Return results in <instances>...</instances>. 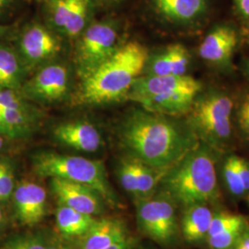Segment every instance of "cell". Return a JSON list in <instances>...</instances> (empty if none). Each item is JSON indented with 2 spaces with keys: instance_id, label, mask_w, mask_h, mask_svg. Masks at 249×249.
<instances>
[{
  "instance_id": "6da1fadb",
  "label": "cell",
  "mask_w": 249,
  "mask_h": 249,
  "mask_svg": "<svg viewBox=\"0 0 249 249\" xmlns=\"http://www.w3.org/2000/svg\"><path fill=\"white\" fill-rule=\"evenodd\" d=\"M117 137L126 156L163 171L171 169L197 145L193 130L144 109L124 117Z\"/></svg>"
},
{
  "instance_id": "7a4b0ae2",
  "label": "cell",
  "mask_w": 249,
  "mask_h": 249,
  "mask_svg": "<svg viewBox=\"0 0 249 249\" xmlns=\"http://www.w3.org/2000/svg\"><path fill=\"white\" fill-rule=\"evenodd\" d=\"M149 57L148 49L137 41L119 45L106 62L81 80L76 102L81 105H104L127 99Z\"/></svg>"
},
{
  "instance_id": "3957f363",
  "label": "cell",
  "mask_w": 249,
  "mask_h": 249,
  "mask_svg": "<svg viewBox=\"0 0 249 249\" xmlns=\"http://www.w3.org/2000/svg\"><path fill=\"white\" fill-rule=\"evenodd\" d=\"M160 190L184 208L217 201V173L209 145L197 144L168 170L160 181Z\"/></svg>"
},
{
  "instance_id": "277c9868",
  "label": "cell",
  "mask_w": 249,
  "mask_h": 249,
  "mask_svg": "<svg viewBox=\"0 0 249 249\" xmlns=\"http://www.w3.org/2000/svg\"><path fill=\"white\" fill-rule=\"evenodd\" d=\"M200 90L201 84L187 75H146L134 82L127 99L151 113L178 116L192 108Z\"/></svg>"
},
{
  "instance_id": "5b68a950",
  "label": "cell",
  "mask_w": 249,
  "mask_h": 249,
  "mask_svg": "<svg viewBox=\"0 0 249 249\" xmlns=\"http://www.w3.org/2000/svg\"><path fill=\"white\" fill-rule=\"evenodd\" d=\"M32 164L38 177L61 178L82 184L96 190L108 206L121 207L118 196L107 178L106 167L100 160L53 151H41L34 155Z\"/></svg>"
},
{
  "instance_id": "8992f818",
  "label": "cell",
  "mask_w": 249,
  "mask_h": 249,
  "mask_svg": "<svg viewBox=\"0 0 249 249\" xmlns=\"http://www.w3.org/2000/svg\"><path fill=\"white\" fill-rule=\"evenodd\" d=\"M138 228L146 237L160 246L170 247L178 242L181 231L177 203L166 193L135 200Z\"/></svg>"
},
{
  "instance_id": "52a82bcc",
  "label": "cell",
  "mask_w": 249,
  "mask_h": 249,
  "mask_svg": "<svg viewBox=\"0 0 249 249\" xmlns=\"http://www.w3.org/2000/svg\"><path fill=\"white\" fill-rule=\"evenodd\" d=\"M118 27L114 20L89 23L78 37L74 61L77 73L83 80L116 52Z\"/></svg>"
},
{
  "instance_id": "ba28073f",
  "label": "cell",
  "mask_w": 249,
  "mask_h": 249,
  "mask_svg": "<svg viewBox=\"0 0 249 249\" xmlns=\"http://www.w3.org/2000/svg\"><path fill=\"white\" fill-rule=\"evenodd\" d=\"M191 124L206 144L220 146L231 133L232 102L227 95L210 93L195 101L192 107Z\"/></svg>"
},
{
  "instance_id": "9c48e42d",
  "label": "cell",
  "mask_w": 249,
  "mask_h": 249,
  "mask_svg": "<svg viewBox=\"0 0 249 249\" xmlns=\"http://www.w3.org/2000/svg\"><path fill=\"white\" fill-rule=\"evenodd\" d=\"M40 113L20 90L0 88V135L11 140L25 139L34 133Z\"/></svg>"
},
{
  "instance_id": "30bf717a",
  "label": "cell",
  "mask_w": 249,
  "mask_h": 249,
  "mask_svg": "<svg viewBox=\"0 0 249 249\" xmlns=\"http://www.w3.org/2000/svg\"><path fill=\"white\" fill-rule=\"evenodd\" d=\"M45 3L49 25L68 38H78L89 24L93 0H47Z\"/></svg>"
},
{
  "instance_id": "8fae6325",
  "label": "cell",
  "mask_w": 249,
  "mask_h": 249,
  "mask_svg": "<svg viewBox=\"0 0 249 249\" xmlns=\"http://www.w3.org/2000/svg\"><path fill=\"white\" fill-rule=\"evenodd\" d=\"M16 50L29 71L54 58L61 51V43L48 28L34 22L21 31Z\"/></svg>"
},
{
  "instance_id": "7c38bea8",
  "label": "cell",
  "mask_w": 249,
  "mask_h": 249,
  "mask_svg": "<svg viewBox=\"0 0 249 249\" xmlns=\"http://www.w3.org/2000/svg\"><path fill=\"white\" fill-rule=\"evenodd\" d=\"M70 79V72L65 65H46L24 82L20 92L31 101L55 103L63 100L69 93Z\"/></svg>"
},
{
  "instance_id": "4fadbf2b",
  "label": "cell",
  "mask_w": 249,
  "mask_h": 249,
  "mask_svg": "<svg viewBox=\"0 0 249 249\" xmlns=\"http://www.w3.org/2000/svg\"><path fill=\"white\" fill-rule=\"evenodd\" d=\"M168 171L156 169L129 156H124L117 164L116 176L121 187L135 200L156 193L158 185Z\"/></svg>"
},
{
  "instance_id": "5bb4252c",
  "label": "cell",
  "mask_w": 249,
  "mask_h": 249,
  "mask_svg": "<svg viewBox=\"0 0 249 249\" xmlns=\"http://www.w3.org/2000/svg\"><path fill=\"white\" fill-rule=\"evenodd\" d=\"M13 212L19 224L33 228L42 223L47 213V194L45 187L31 179H22L11 196Z\"/></svg>"
},
{
  "instance_id": "9a60e30c",
  "label": "cell",
  "mask_w": 249,
  "mask_h": 249,
  "mask_svg": "<svg viewBox=\"0 0 249 249\" xmlns=\"http://www.w3.org/2000/svg\"><path fill=\"white\" fill-rule=\"evenodd\" d=\"M50 188L58 203L94 217L105 213L106 201L96 190L61 178H50Z\"/></svg>"
},
{
  "instance_id": "2e32d148",
  "label": "cell",
  "mask_w": 249,
  "mask_h": 249,
  "mask_svg": "<svg viewBox=\"0 0 249 249\" xmlns=\"http://www.w3.org/2000/svg\"><path fill=\"white\" fill-rule=\"evenodd\" d=\"M53 137L64 146L82 152H95L103 145L98 128L88 121L63 122L53 127Z\"/></svg>"
},
{
  "instance_id": "e0dca14e",
  "label": "cell",
  "mask_w": 249,
  "mask_h": 249,
  "mask_svg": "<svg viewBox=\"0 0 249 249\" xmlns=\"http://www.w3.org/2000/svg\"><path fill=\"white\" fill-rule=\"evenodd\" d=\"M130 235L124 220L116 217H104L96 220L83 236L77 239L79 249H106Z\"/></svg>"
},
{
  "instance_id": "ac0fdd59",
  "label": "cell",
  "mask_w": 249,
  "mask_h": 249,
  "mask_svg": "<svg viewBox=\"0 0 249 249\" xmlns=\"http://www.w3.org/2000/svg\"><path fill=\"white\" fill-rule=\"evenodd\" d=\"M237 45L236 32L230 26H219L205 37L199 46L202 59L213 64H226Z\"/></svg>"
},
{
  "instance_id": "d6986e66",
  "label": "cell",
  "mask_w": 249,
  "mask_h": 249,
  "mask_svg": "<svg viewBox=\"0 0 249 249\" xmlns=\"http://www.w3.org/2000/svg\"><path fill=\"white\" fill-rule=\"evenodd\" d=\"M190 63V54L182 45L167 46L153 55L146 65L147 75L151 76H183L186 75Z\"/></svg>"
},
{
  "instance_id": "ffe728a7",
  "label": "cell",
  "mask_w": 249,
  "mask_h": 249,
  "mask_svg": "<svg viewBox=\"0 0 249 249\" xmlns=\"http://www.w3.org/2000/svg\"><path fill=\"white\" fill-rule=\"evenodd\" d=\"M214 213L208 204H195L185 208L180 222V231L188 244L207 240Z\"/></svg>"
},
{
  "instance_id": "44dd1931",
  "label": "cell",
  "mask_w": 249,
  "mask_h": 249,
  "mask_svg": "<svg viewBox=\"0 0 249 249\" xmlns=\"http://www.w3.org/2000/svg\"><path fill=\"white\" fill-rule=\"evenodd\" d=\"M160 16L173 23H188L201 17L208 0H152Z\"/></svg>"
},
{
  "instance_id": "7402d4cb",
  "label": "cell",
  "mask_w": 249,
  "mask_h": 249,
  "mask_svg": "<svg viewBox=\"0 0 249 249\" xmlns=\"http://www.w3.org/2000/svg\"><path fill=\"white\" fill-rule=\"evenodd\" d=\"M96 220L97 217L81 213L61 203H58L55 211V223L58 233L71 240H77L83 236Z\"/></svg>"
},
{
  "instance_id": "603a6c76",
  "label": "cell",
  "mask_w": 249,
  "mask_h": 249,
  "mask_svg": "<svg viewBox=\"0 0 249 249\" xmlns=\"http://www.w3.org/2000/svg\"><path fill=\"white\" fill-rule=\"evenodd\" d=\"M27 70L16 49L0 44V88L20 90Z\"/></svg>"
},
{
  "instance_id": "cb8c5ba5",
  "label": "cell",
  "mask_w": 249,
  "mask_h": 249,
  "mask_svg": "<svg viewBox=\"0 0 249 249\" xmlns=\"http://www.w3.org/2000/svg\"><path fill=\"white\" fill-rule=\"evenodd\" d=\"M225 186L231 196L241 197L249 193V162L236 155L229 156L223 168Z\"/></svg>"
},
{
  "instance_id": "d4e9b609",
  "label": "cell",
  "mask_w": 249,
  "mask_h": 249,
  "mask_svg": "<svg viewBox=\"0 0 249 249\" xmlns=\"http://www.w3.org/2000/svg\"><path fill=\"white\" fill-rule=\"evenodd\" d=\"M2 249H47L46 234L43 231L17 234L6 241Z\"/></svg>"
},
{
  "instance_id": "484cf974",
  "label": "cell",
  "mask_w": 249,
  "mask_h": 249,
  "mask_svg": "<svg viewBox=\"0 0 249 249\" xmlns=\"http://www.w3.org/2000/svg\"><path fill=\"white\" fill-rule=\"evenodd\" d=\"M249 222L244 216L229 213H214L208 236L222 231L241 230ZM207 236V237H208Z\"/></svg>"
},
{
  "instance_id": "4316f807",
  "label": "cell",
  "mask_w": 249,
  "mask_h": 249,
  "mask_svg": "<svg viewBox=\"0 0 249 249\" xmlns=\"http://www.w3.org/2000/svg\"><path fill=\"white\" fill-rule=\"evenodd\" d=\"M14 167L8 159H0V202L7 203L11 199L16 186Z\"/></svg>"
},
{
  "instance_id": "83f0119b",
  "label": "cell",
  "mask_w": 249,
  "mask_h": 249,
  "mask_svg": "<svg viewBox=\"0 0 249 249\" xmlns=\"http://www.w3.org/2000/svg\"><path fill=\"white\" fill-rule=\"evenodd\" d=\"M243 229L222 231L210 235L207 237L206 242L210 249H234L237 238Z\"/></svg>"
},
{
  "instance_id": "f1b7e54d",
  "label": "cell",
  "mask_w": 249,
  "mask_h": 249,
  "mask_svg": "<svg viewBox=\"0 0 249 249\" xmlns=\"http://www.w3.org/2000/svg\"><path fill=\"white\" fill-rule=\"evenodd\" d=\"M45 234L47 249H79L75 242L63 237L58 232L47 231Z\"/></svg>"
},
{
  "instance_id": "f546056e",
  "label": "cell",
  "mask_w": 249,
  "mask_h": 249,
  "mask_svg": "<svg viewBox=\"0 0 249 249\" xmlns=\"http://www.w3.org/2000/svg\"><path fill=\"white\" fill-rule=\"evenodd\" d=\"M238 120L242 130L249 138V97L246 99L241 106L238 113Z\"/></svg>"
},
{
  "instance_id": "4dcf8cb0",
  "label": "cell",
  "mask_w": 249,
  "mask_h": 249,
  "mask_svg": "<svg viewBox=\"0 0 249 249\" xmlns=\"http://www.w3.org/2000/svg\"><path fill=\"white\" fill-rule=\"evenodd\" d=\"M137 246V239L131 234L122 240L118 241L106 249H135Z\"/></svg>"
},
{
  "instance_id": "1f68e13d",
  "label": "cell",
  "mask_w": 249,
  "mask_h": 249,
  "mask_svg": "<svg viewBox=\"0 0 249 249\" xmlns=\"http://www.w3.org/2000/svg\"><path fill=\"white\" fill-rule=\"evenodd\" d=\"M234 249H249V223L241 231Z\"/></svg>"
},
{
  "instance_id": "d6a6232c",
  "label": "cell",
  "mask_w": 249,
  "mask_h": 249,
  "mask_svg": "<svg viewBox=\"0 0 249 249\" xmlns=\"http://www.w3.org/2000/svg\"><path fill=\"white\" fill-rule=\"evenodd\" d=\"M241 14L249 18V0H234Z\"/></svg>"
},
{
  "instance_id": "836d02e7",
  "label": "cell",
  "mask_w": 249,
  "mask_h": 249,
  "mask_svg": "<svg viewBox=\"0 0 249 249\" xmlns=\"http://www.w3.org/2000/svg\"><path fill=\"white\" fill-rule=\"evenodd\" d=\"M6 223H7L6 213L2 207V203L0 202V231H3V229L6 226Z\"/></svg>"
},
{
  "instance_id": "e575fe53",
  "label": "cell",
  "mask_w": 249,
  "mask_h": 249,
  "mask_svg": "<svg viewBox=\"0 0 249 249\" xmlns=\"http://www.w3.org/2000/svg\"><path fill=\"white\" fill-rule=\"evenodd\" d=\"M13 2L14 0H0V12H3L6 9H9Z\"/></svg>"
},
{
  "instance_id": "d590c367",
  "label": "cell",
  "mask_w": 249,
  "mask_h": 249,
  "mask_svg": "<svg viewBox=\"0 0 249 249\" xmlns=\"http://www.w3.org/2000/svg\"><path fill=\"white\" fill-rule=\"evenodd\" d=\"M8 31H9V27L0 24V38L4 36H6Z\"/></svg>"
},
{
  "instance_id": "8d00e7d4",
  "label": "cell",
  "mask_w": 249,
  "mask_h": 249,
  "mask_svg": "<svg viewBox=\"0 0 249 249\" xmlns=\"http://www.w3.org/2000/svg\"><path fill=\"white\" fill-rule=\"evenodd\" d=\"M5 139L3 136L0 135V151L3 150V148L5 147Z\"/></svg>"
},
{
  "instance_id": "74e56055",
  "label": "cell",
  "mask_w": 249,
  "mask_h": 249,
  "mask_svg": "<svg viewBox=\"0 0 249 249\" xmlns=\"http://www.w3.org/2000/svg\"><path fill=\"white\" fill-rule=\"evenodd\" d=\"M36 1H44V2H45V1H47V0H36Z\"/></svg>"
},
{
  "instance_id": "f35d334b",
  "label": "cell",
  "mask_w": 249,
  "mask_h": 249,
  "mask_svg": "<svg viewBox=\"0 0 249 249\" xmlns=\"http://www.w3.org/2000/svg\"><path fill=\"white\" fill-rule=\"evenodd\" d=\"M247 197H248V199H249V194H248V196H247Z\"/></svg>"
},
{
  "instance_id": "ab89813d",
  "label": "cell",
  "mask_w": 249,
  "mask_h": 249,
  "mask_svg": "<svg viewBox=\"0 0 249 249\" xmlns=\"http://www.w3.org/2000/svg\"><path fill=\"white\" fill-rule=\"evenodd\" d=\"M111 1H115L116 2V1H120V0H111Z\"/></svg>"
},
{
  "instance_id": "60d3db41",
  "label": "cell",
  "mask_w": 249,
  "mask_h": 249,
  "mask_svg": "<svg viewBox=\"0 0 249 249\" xmlns=\"http://www.w3.org/2000/svg\"></svg>"
}]
</instances>
